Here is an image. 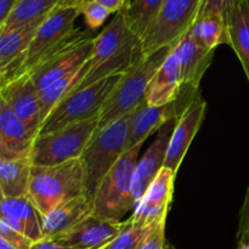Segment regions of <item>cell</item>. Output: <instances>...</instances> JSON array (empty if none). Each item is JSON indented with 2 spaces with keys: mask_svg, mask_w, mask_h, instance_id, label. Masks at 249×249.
<instances>
[{
  "mask_svg": "<svg viewBox=\"0 0 249 249\" xmlns=\"http://www.w3.org/2000/svg\"><path fill=\"white\" fill-rule=\"evenodd\" d=\"M142 55V41L129 29L123 14L118 12L95 36L92 53L87 62L88 73L74 90L89 87L108 75L125 73Z\"/></svg>",
  "mask_w": 249,
  "mask_h": 249,
  "instance_id": "cell-1",
  "label": "cell"
},
{
  "mask_svg": "<svg viewBox=\"0 0 249 249\" xmlns=\"http://www.w3.org/2000/svg\"><path fill=\"white\" fill-rule=\"evenodd\" d=\"M87 194V177L80 158L53 165H32L28 194L41 216L63 202Z\"/></svg>",
  "mask_w": 249,
  "mask_h": 249,
  "instance_id": "cell-2",
  "label": "cell"
},
{
  "mask_svg": "<svg viewBox=\"0 0 249 249\" xmlns=\"http://www.w3.org/2000/svg\"><path fill=\"white\" fill-rule=\"evenodd\" d=\"M172 48L173 45L165 46L152 53L142 55L122 75L99 114V125L96 130L105 128L126 114H130L145 101L151 80L168 57Z\"/></svg>",
  "mask_w": 249,
  "mask_h": 249,
  "instance_id": "cell-3",
  "label": "cell"
},
{
  "mask_svg": "<svg viewBox=\"0 0 249 249\" xmlns=\"http://www.w3.org/2000/svg\"><path fill=\"white\" fill-rule=\"evenodd\" d=\"M141 146L126 151L101 180L92 196V215L121 221L125 213L134 208V173Z\"/></svg>",
  "mask_w": 249,
  "mask_h": 249,
  "instance_id": "cell-4",
  "label": "cell"
},
{
  "mask_svg": "<svg viewBox=\"0 0 249 249\" xmlns=\"http://www.w3.org/2000/svg\"><path fill=\"white\" fill-rule=\"evenodd\" d=\"M130 114L112 122L94 135L83 151L80 160L87 177V194L92 198L105 175L126 152Z\"/></svg>",
  "mask_w": 249,
  "mask_h": 249,
  "instance_id": "cell-5",
  "label": "cell"
},
{
  "mask_svg": "<svg viewBox=\"0 0 249 249\" xmlns=\"http://www.w3.org/2000/svg\"><path fill=\"white\" fill-rule=\"evenodd\" d=\"M123 74L124 73L108 75L89 87L68 94L49 114L39 134L53 133L72 124L99 117Z\"/></svg>",
  "mask_w": 249,
  "mask_h": 249,
  "instance_id": "cell-6",
  "label": "cell"
},
{
  "mask_svg": "<svg viewBox=\"0 0 249 249\" xmlns=\"http://www.w3.org/2000/svg\"><path fill=\"white\" fill-rule=\"evenodd\" d=\"M99 125V117L60 130L39 134L32 146V165H53L80 158Z\"/></svg>",
  "mask_w": 249,
  "mask_h": 249,
  "instance_id": "cell-7",
  "label": "cell"
},
{
  "mask_svg": "<svg viewBox=\"0 0 249 249\" xmlns=\"http://www.w3.org/2000/svg\"><path fill=\"white\" fill-rule=\"evenodd\" d=\"M94 40L95 36L77 29L66 43L27 71L36 90L39 91L60 78L82 70L90 60Z\"/></svg>",
  "mask_w": 249,
  "mask_h": 249,
  "instance_id": "cell-8",
  "label": "cell"
},
{
  "mask_svg": "<svg viewBox=\"0 0 249 249\" xmlns=\"http://www.w3.org/2000/svg\"><path fill=\"white\" fill-rule=\"evenodd\" d=\"M80 10L74 0H65L48 15L36 29L18 71H29L75 33ZM17 71V72H18Z\"/></svg>",
  "mask_w": 249,
  "mask_h": 249,
  "instance_id": "cell-9",
  "label": "cell"
},
{
  "mask_svg": "<svg viewBox=\"0 0 249 249\" xmlns=\"http://www.w3.org/2000/svg\"><path fill=\"white\" fill-rule=\"evenodd\" d=\"M201 2L202 0H164L157 18L141 39L143 55L174 45L195 23Z\"/></svg>",
  "mask_w": 249,
  "mask_h": 249,
  "instance_id": "cell-10",
  "label": "cell"
},
{
  "mask_svg": "<svg viewBox=\"0 0 249 249\" xmlns=\"http://www.w3.org/2000/svg\"><path fill=\"white\" fill-rule=\"evenodd\" d=\"M198 97H201L199 90L180 88L177 99L163 106H148L145 100L131 112L126 150L142 145L153 131L160 130L170 119H179L187 107Z\"/></svg>",
  "mask_w": 249,
  "mask_h": 249,
  "instance_id": "cell-11",
  "label": "cell"
},
{
  "mask_svg": "<svg viewBox=\"0 0 249 249\" xmlns=\"http://www.w3.org/2000/svg\"><path fill=\"white\" fill-rule=\"evenodd\" d=\"M0 96L29 128L39 134L43 124L40 100L27 71H18L2 78Z\"/></svg>",
  "mask_w": 249,
  "mask_h": 249,
  "instance_id": "cell-12",
  "label": "cell"
},
{
  "mask_svg": "<svg viewBox=\"0 0 249 249\" xmlns=\"http://www.w3.org/2000/svg\"><path fill=\"white\" fill-rule=\"evenodd\" d=\"M175 177L177 174L163 167L145 195L135 203L133 215L129 219L143 225H155L163 218H167L173 201Z\"/></svg>",
  "mask_w": 249,
  "mask_h": 249,
  "instance_id": "cell-13",
  "label": "cell"
},
{
  "mask_svg": "<svg viewBox=\"0 0 249 249\" xmlns=\"http://www.w3.org/2000/svg\"><path fill=\"white\" fill-rule=\"evenodd\" d=\"M124 223L89 215L55 240L74 249H101L118 236Z\"/></svg>",
  "mask_w": 249,
  "mask_h": 249,
  "instance_id": "cell-14",
  "label": "cell"
},
{
  "mask_svg": "<svg viewBox=\"0 0 249 249\" xmlns=\"http://www.w3.org/2000/svg\"><path fill=\"white\" fill-rule=\"evenodd\" d=\"M206 109L207 102L202 97H198L187 107L186 111L181 114L175 124L164 162V167L172 170L174 174H177L179 170L192 140L201 128Z\"/></svg>",
  "mask_w": 249,
  "mask_h": 249,
  "instance_id": "cell-15",
  "label": "cell"
},
{
  "mask_svg": "<svg viewBox=\"0 0 249 249\" xmlns=\"http://www.w3.org/2000/svg\"><path fill=\"white\" fill-rule=\"evenodd\" d=\"M180 66L181 87L199 90V83L213 62L214 50H208L194 38L191 29L186 32L172 48Z\"/></svg>",
  "mask_w": 249,
  "mask_h": 249,
  "instance_id": "cell-16",
  "label": "cell"
},
{
  "mask_svg": "<svg viewBox=\"0 0 249 249\" xmlns=\"http://www.w3.org/2000/svg\"><path fill=\"white\" fill-rule=\"evenodd\" d=\"M177 122L178 119H170L157 131V136L153 142L146 150L142 158L138 162L133 182L134 206L145 195L152 180L164 167L170 136H172Z\"/></svg>",
  "mask_w": 249,
  "mask_h": 249,
  "instance_id": "cell-17",
  "label": "cell"
},
{
  "mask_svg": "<svg viewBox=\"0 0 249 249\" xmlns=\"http://www.w3.org/2000/svg\"><path fill=\"white\" fill-rule=\"evenodd\" d=\"M36 136L0 96V142L10 157H28Z\"/></svg>",
  "mask_w": 249,
  "mask_h": 249,
  "instance_id": "cell-18",
  "label": "cell"
},
{
  "mask_svg": "<svg viewBox=\"0 0 249 249\" xmlns=\"http://www.w3.org/2000/svg\"><path fill=\"white\" fill-rule=\"evenodd\" d=\"M92 213V198L88 195L63 202L46 215L41 216V231L44 238L55 240L74 228Z\"/></svg>",
  "mask_w": 249,
  "mask_h": 249,
  "instance_id": "cell-19",
  "label": "cell"
},
{
  "mask_svg": "<svg viewBox=\"0 0 249 249\" xmlns=\"http://www.w3.org/2000/svg\"><path fill=\"white\" fill-rule=\"evenodd\" d=\"M43 19L11 29H0V73L4 77L17 72L28 46Z\"/></svg>",
  "mask_w": 249,
  "mask_h": 249,
  "instance_id": "cell-20",
  "label": "cell"
},
{
  "mask_svg": "<svg viewBox=\"0 0 249 249\" xmlns=\"http://www.w3.org/2000/svg\"><path fill=\"white\" fill-rule=\"evenodd\" d=\"M0 220L26 236L32 242L44 240L41 215L27 196L2 199L0 203Z\"/></svg>",
  "mask_w": 249,
  "mask_h": 249,
  "instance_id": "cell-21",
  "label": "cell"
},
{
  "mask_svg": "<svg viewBox=\"0 0 249 249\" xmlns=\"http://www.w3.org/2000/svg\"><path fill=\"white\" fill-rule=\"evenodd\" d=\"M180 87L181 78L179 61L172 50L151 80L146 94V104L148 106H163L169 104L178 97Z\"/></svg>",
  "mask_w": 249,
  "mask_h": 249,
  "instance_id": "cell-22",
  "label": "cell"
},
{
  "mask_svg": "<svg viewBox=\"0 0 249 249\" xmlns=\"http://www.w3.org/2000/svg\"><path fill=\"white\" fill-rule=\"evenodd\" d=\"M230 45L237 55L249 83V4L240 0L228 19Z\"/></svg>",
  "mask_w": 249,
  "mask_h": 249,
  "instance_id": "cell-23",
  "label": "cell"
},
{
  "mask_svg": "<svg viewBox=\"0 0 249 249\" xmlns=\"http://www.w3.org/2000/svg\"><path fill=\"white\" fill-rule=\"evenodd\" d=\"M31 170L29 156L15 160H0V187L5 198L27 196Z\"/></svg>",
  "mask_w": 249,
  "mask_h": 249,
  "instance_id": "cell-24",
  "label": "cell"
},
{
  "mask_svg": "<svg viewBox=\"0 0 249 249\" xmlns=\"http://www.w3.org/2000/svg\"><path fill=\"white\" fill-rule=\"evenodd\" d=\"M164 0H130L122 11L129 29L142 39L157 18Z\"/></svg>",
  "mask_w": 249,
  "mask_h": 249,
  "instance_id": "cell-25",
  "label": "cell"
},
{
  "mask_svg": "<svg viewBox=\"0 0 249 249\" xmlns=\"http://www.w3.org/2000/svg\"><path fill=\"white\" fill-rule=\"evenodd\" d=\"M88 73L87 63L82 70L77 71L74 73L65 75V77L60 78L56 82L51 83L44 89L39 90V100H40L41 106V118H43V123L45 119L48 118L49 114L53 112V109L67 96L68 94L74 90V88L79 84ZM43 125V124H41Z\"/></svg>",
  "mask_w": 249,
  "mask_h": 249,
  "instance_id": "cell-26",
  "label": "cell"
},
{
  "mask_svg": "<svg viewBox=\"0 0 249 249\" xmlns=\"http://www.w3.org/2000/svg\"><path fill=\"white\" fill-rule=\"evenodd\" d=\"M63 1L65 0H17L16 6L1 28H17L44 19Z\"/></svg>",
  "mask_w": 249,
  "mask_h": 249,
  "instance_id": "cell-27",
  "label": "cell"
},
{
  "mask_svg": "<svg viewBox=\"0 0 249 249\" xmlns=\"http://www.w3.org/2000/svg\"><path fill=\"white\" fill-rule=\"evenodd\" d=\"M190 29L194 38L208 50H215L221 44L230 45L228 24L215 15L197 18Z\"/></svg>",
  "mask_w": 249,
  "mask_h": 249,
  "instance_id": "cell-28",
  "label": "cell"
},
{
  "mask_svg": "<svg viewBox=\"0 0 249 249\" xmlns=\"http://www.w3.org/2000/svg\"><path fill=\"white\" fill-rule=\"evenodd\" d=\"M152 226L143 225L128 219L124 221V226L118 236L101 249H138Z\"/></svg>",
  "mask_w": 249,
  "mask_h": 249,
  "instance_id": "cell-29",
  "label": "cell"
},
{
  "mask_svg": "<svg viewBox=\"0 0 249 249\" xmlns=\"http://www.w3.org/2000/svg\"><path fill=\"white\" fill-rule=\"evenodd\" d=\"M74 2L79 7L80 15L84 16L85 23L90 29L100 28L111 15L109 10L96 0H74Z\"/></svg>",
  "mask_w": 249,
  "mask_h": 249,
  "instance_id": "cell-30",
  "label": "cell"
},
{
  "mask_svg": "<svg viewBox=\"0 0 249 249\" xmlns=\"http://www.w3.org/2000/svg\"><path fill=\"white\" fill-rule=\"evenodd\" d=\"M238 1L240 0H202L197 18L215 15V16L221 17L225 23H228L229 16Z\"/></svg>",
  "mask_w": 249,
  "mask_h": 249,
  "instance_id": "cell-31",
  "label": "cell"
},
{
  "mask_svg": "<svg viewBox=\"0 0 249 249\" xmlns=\"http://www.w3.org/2000/svg\"><path fill=\"white\" fill-rule=\"evenodd\" d=\"M165 221H167V218H163L156 225H153L138 249H164L167 245L165 242Z\"/></svg>",
  "mask_w": 249,
  "mask_h": 249,
  "instance_id": "cell-32",
  "label": "cell"
},
{
  "mask_svg": "<svg viewBox=\"0 0 249 249\" xmlns=\"http://www.w3.org/2000/svg\"><path fill=\"white\" fill-rule=\"evenodd\" d=\"M0 236L16 249H29L34 242L0 220Z\"/></svg>",
  "mask_w": 249,
  "mask_h": 249,
  "instance_id": "cell-33",
  "label": "cell"
},
{
  "mask_svg": "<svg viewBox=\"0 0 249 249\" xmlns=\"http://www.w3.org/2000/svg\"><path fill=\"white\" fill-rule=\"evenodd\" d=\"M237 240L241 241L249 240V186L246 191L245 199L242 207L240 209V219H238Z\"/></svg>",
  "mask_w": 249,
  "mask_h": 249,
  "instance_id": "cell-34",
  "label": "cell"
},
{
  "mask_svg": "<svg viewBox=\"0 0 249 249\" xmlns=\"http://www.w3.org/2000/svg\"><path fill=\"white\" fill-rule=\"evenodd\" d=\"M96 1L106 7L107 10H109L111 14H118L125 9L130 0H96Z\"/></svg>",
  "mask_w": 249,
  "mask_h": 249,
  "instance_id": "cell-35",
  "label": "cell"
},
{
  "mask_svg": "<svg viewBox=\"0 0 249 249\" xmlns=\"http://www.w3.org/2000/svg\"><path fill=\"white\" fill-rule=\"evenodd\" d=\"M17 0H0V27L6 23L12 10L16 6Z\"/></svg>",
  "mask_w": 249,
  "mask_h": 249,
  "instance_id": "cell-36",
  "label": "cell"
},
{
  "mask_svg": "<svg viewBox=\"0 0 249 249\" xmlns=\"http://www.w3.org/2000/svg\"><path fill=\"white\" fill-rule=\"evenodd\" d=\"M29 249H74L67 247V246H63L61 243L56 242L53 240H49V238H44V240L38 241V242H34L32 245V247Z\"/></svg>",
  "mask_w": 249,
  "mask_h": 249,
  "instance_id": "cell-37",
  "label": "cell"
},
{
  "mask_svg": "<svg viewBox=\"0 0 249 249\" xmlns=\"http://www.w3.org/2000/svg\"><path fill=\"white\" fill-rule=\"evenodd\" d=\"M0 160H15V158L10 157L9 153L6 152V150L2 147L1 142H0Z\"/></svg>",
  "mask_w": 249,
  "mask_h": 249,
  "instance_id": "cell-38",
  "label": "cell"
},
{
  "mask_svg": "<svg viewBox=\"0 0 249 249\" xmlns=\"http://www.w3.org/2000/svg\"><path fill=\"white\" fill-rule=\"evenodd\" d=\"M0 249H16V248L12 247L9 242H6V241L0 236Z\"/></svg>",
  "mask_w": 249,
  "mask_h": 249,
  "instance_id": "cell-39",
  "label": "cell"
},
{
  "mask_svg": "<svg viewBox=\"0 0 249 249\" xmlns=\"http://www.w3.org/2000/svg\"><path fill=\"white\" fill-rule=\"evenodd\" d=\"M237 249H249V240L241 241V242H238V248Z\"/></svg>",
  "mask_w": 249,
  "mask_h": 249,
  "instance_id": "cell-40",
  "label": "cell"
},
{
  "mask_svg": "<svg viewBox=\"0 0 249 249\" xmlns=\"http://www.w3.org/2000/svg\"><path fill=\"white\" fill-rule=\"evenodd\" d=\"M164 249H177V248H175L173 245H170V243H167V245H165Z\"/></svg>",
  "mask_w": 249,
  "mask_h": 249,
  "instance_id": "cell-41",
  "label": "cell"
},
{
  "mask_svg": "<svg viewBox=\"0 0 249 249\" xmlns=\"http://www.w3.org/2000/svg\"><path fill=\"white\" fill-rule=\"evenodd\" d=\"M5 197H4V194H2V191H1V187H0V203H1V201L2 199H4Z\"/></svg>",
  "mask_w": 249,
  "mask_h": 249,
  "instance_id": "cell-42",
  "label": "cell"
},
{
  "mask_svg": "<svg viewBox=\"0 0 249 249\" xmlns=\"http://www.w3.org/2000/svg\"><path fill=\"white\" fill-rule=\"evenodd\" d=\"M2 78H4V75H2V74H1V73H0V83H1Z\"/></svg>",
  "mask_w": 249,
  "mask_h": 249,
  "instance_id": "cell-43",
  "label": "cell"
},
{
  "mask_svg": "<svg viewBox=\"0 0 249 249\" xmlns=\"http://www.w3.org/2000/svg\"><path fill=\"white\" fill-rule=\"evenodd\" d=\"M248 4H249V0H248Z\"/></svg>",
  "mask_w": 249,
  "mask_h": 249,
  "instance_id": "cell-44",
  "label": "cell"
},
{
  "mask_svg": "<svg viewBox=\"0 0 249 249\" xmlns=\"http://www.w3.org/2000/svg\"><path fill=\"white\" fill-rule=\"evenodd\" d=\"M0 29H1V27H0Z\"/></svg>",
  "mask_w": 249,
  "mask_h": 249,
  "instance_id": "cell-45",
  "label": "cell"
}]
</instances>
